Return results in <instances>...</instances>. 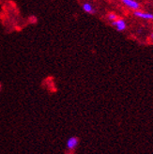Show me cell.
Instances as JSON below:
<instances>
[{
  "label": "cell",
  "mask_w": 153,
  "mask_h": 154,
  "mask_svg": "<svg viewBox=\"0 0 153 154\" xmlns=\"http://www.w3.org/2000/svg\"><path fill=\"white\" fill-rule=\"evenodd\" d=\"M111 25L119 32L125 31V30L127 29V23H126V21L124 19H122V18H119V17L116 21L112 22Z\"/></svg>",
  "instance_id": "3"
},
{
  "label": "cell",
  "mask_w": 153,
  "mask_h": 154,
  "mask_svg": "<svg viewBox=\"0 0 153 154\" xmlns=\"http://www.w3.org/2000/svg\"><path fill=\"white\" fill-rule=\"evenodd\" d=\"M0 88H1V85H0Z\"/></svg>",
  "instance_id": "7"
},
{
  "label": "cell",
  "mask_w": 153,
  "mask_h": 154,
  "mask_svg": "<svg viewBox=\"0 0 153 154\" xmlns=\"http://www.w3.org/2000/svg\"><path fill=\"white\" fill-rule=\"evenodd\" d=\"M120 2L126 8H128L129 10H131L133 11L141 9L140 3L138 1H136V0H120Z\"/></svg>",
  "instance_id": "2"
},
{
  "label": "cell",
  "mask_w": 153,
  "mask_h": 154,
  "mask_svg": "<svg viewBox=\"0 0 153 154\" xmlns=\"http://www.w3.org/2000/svg\"><path fill=\"white\" fill-rule=\"evenodd\" d=\"M82 9H83V11H85V12L89 13V14H94V13L96 12L95 8L93 7V5H92V4H90V3H88V2L84 3V4L82 5Z\"/></svg>",
  "instance_id": "5"
},
{
  "label": "cell",
  "mask_w": 153,
  "mask_h": 154,
  "mask_svg": "<svg viewBox=\"0 0 153 154\" xmlns=\"http://www.w3.org/2000/svg\"><path fill=\"white\" fill-rule=\"evenodd\" d=\"M106 18H107V20L112 23V22L116 21L118 18V15L117 13H115V12H109V13H107Z\"/></svg>",
  "instance_id": "6"
},
{
  "label": "cell",
  "mask_w": 153,
  "mask_h": 154,
  "mask_svg": "<svg viewBox=\"0 0 153 154\" xmlns=\"http://www.w3.org/2000/svg\"><path fill=\"white\" fill-rule=\"evenodd\" d=\"M78 144H79V139L77 137H75V136L70 137L67 141V148H68V149L72 150L77 147Z\"/></svg>",
  "instance_id": "4"
},
{
  "label": "cell",
  "mask_w": 153,
  "mask_h": 154,
  "mask_svg": "<svg viewBox=\"0 0 153 154\" xmlns=\"http://www.w3.org/2000/svg\"><path fill=\"white\" fill-rule=\"evenodd\" d=\"M133 16L136 18H139L145 21H153V13L148 12V11H143L141 10H137L133 11Z\"/></svg>",
  "instance_id": "1"
}]
</instances>
